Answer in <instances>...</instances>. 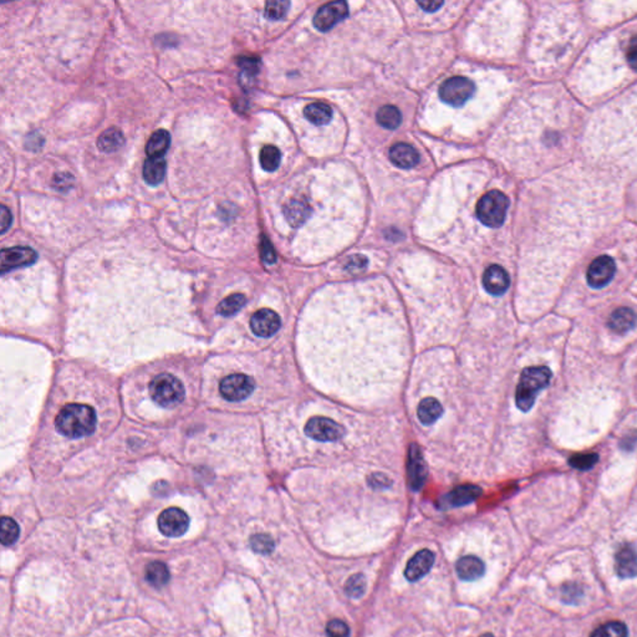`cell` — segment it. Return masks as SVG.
<instances>
[{"label": "cell", "mask_w": 637, "mask_h": 637, "mask_svg": "<svg viewBox=\"0 0 637 637\" xmlns=\"http://www.w3.org/2000/svg\"><path fill=\"white\" fill-rule=\"evenodd\" d=\"M146 580L154 587H162L170 581V570L163 563L154 561L146 569Z\"/></svg>", "instance_id": "484cf974"}, {"label": "cell", "mask_w": 637, "mask_h": 637, "mask_svg": "<svg viewBox=\"0 0 637 637\" xmlns=\"http://www.w3.org/2000/svg\"><path fill=\"white\" fill-rule=\"evenodd\" d=\"M482 494V489L477 486L467 484V486H459L457 488L453 489L449 493L443 498L444 507H462L467 504L473 503L478 497Z\"/></svg>", "instance_id": "ac0fdd59"}, {"label": "cell", "mask_w": 637, "mask_h": 637, "mask_svg": "<svg viewBox=\"0 0 637 637\" xmlns=\"http://www.w3.org/2000/svg\"><path fill=\"white\" fill-rule=\"evenodd\" d=\"M247 303V298L243 294H231L222 300L217 306V311L223 316H233L242 310L243 306Z\"/></svg>", "instance_id": "83f0119b"}, {"label": "cell", "mask_w": 637, "mask_h": 637, "mask_svg": "<svg viewBox=\"0 0 637 637\" xmlns=\"http://www.w3.org/2000/svg\"><path fill=\"white\" fill-rule=\"evenodd\" d=\"M615 568L617 575L622 579H632L637 576V551L632 545L620 546L615 554Z\"/></svg>", "instance_id": "9a60e30c"}, {"label": "cell", "mask_w": 637, "mask_h": 637, "mask_svg": "<svg viewBox=\"0 0 637 637\" xmlns=\"http://www.w3.org/2000/svg\"><path fill=\"white\" fill-rule=\"evenodd\" d=\"M167 162L163 159H147L144 165V180L149 185H159L165 180Z\"/></svg>", "instance_id": "7402d4cb"}, {"label": "cell", "mask_w": 637, "mask_h": 637, "mask_svg": "<svg viewBox=\"0 0 637 637\" xmlns=\"http://www.w3.org/2000/svg\"><path fill=\"white\" fill-rule=\"evenodd\" d=\"M21 534L19 525L16 520L9 517H3L0 523V540L3 545H11L16 543Z\"/></svg>", "instance_id": "f546056e"}, {"label": "cell", "mask_w": 637, "mask_h": 637, "mask_svg": "<svg viewBox=\"0 0 637 637\" xmlns=\"http://www.w3.org/2000/svg\"><path fill=\"white\" fill-rule=\"evenodd\" d=\"M365 590L366 579L362 574H355V575L350 576L349 580L346 581L345 591L352 599H359L365 594Z\"/></svg>", "instance_id": "d6a6232c"}, {"label": "cell", "mask_w": 637, "mask_h": 637, "mask_svg": "<svg viewBox=\"0 0 637 637\" xmlns=\"http://www.w3.org/2000/svg\"><path fill=\"white\" fill-rule=\"evenodd\" d=\"M125 144V136L121 130L116 127L103 131L98 139V147L105 154H111L121 149Z\"/></svg>", "instance_id": "d4e9b609"}, {"label": "cell", "mask_w": 637, "mask_h": 637, "mask_svg": "<svg viewBox=\"0 0 637 637\" xmlns=\"http://www.w3.org/2000/svg\"><path fill=\"white\" fill-rule=\"evenodd\" d=\"M626 57L629 65H630L631 69H633L635 71H637V36L632 38L631 42L629 44Z\"/></svg>", "instance_id": "b9f144b4"}, {"label": "cell", "mask_w": 637, "mask_h": 637, "mask_svg": "<svg viewBox=\"0 0 637 637\" xmlns=\"http://www.w3.org/2000/svg\"><path fill=\"white\" fill-rule=\"evenodd\" d=\"M38 260V253L29 247L6 248L0 253L1 272H9L16 268L28 267Z\"/></svg>", "instance_id": "8fae6325"}, {"label": "cell", "mask_w": 637, "mask_h": 637, "mask_svg": "<svg viewBox=\"0 0 637 637\" xmlns=\"http://www.w3.org/2000/svg\"><path fill=\"white\" fill-rule=\"evenodd\" d=\"M254 381L251 376L244 374H233L226 376L219 385L221 395L229 402H239L246 400L254 391Z\"/></svg>", "instance_id": "8992f818"}, {"label": "cell", "mask_w": 637, "mask_h": 637, "mask_svg": "<svg viewBox=\"0 0 637 637\" xmlns=\"http://www.w3.org/2000/svg\"><path fill=\"white\" fill-rule=\"evenodd\" d=\"M637 323V315L632 309L619 308L612 311L607 326L617 334H625L633 329Z\"/></svg>", "instance_id": "d6986e66"}, {"label": "cell", "mask_w": 637, "mask_h": 637, "mask_svg": "<svg viewBox=\"0 0 637 637\" xmlns=\"http://www.w3.org/2000/svg\"><path fill=\"white\" fill-rule=\"evenodd\" d=\"M260 256H262L263 262L267 263V264H274L277 262V254L274 252L272 243L265 236H263L262 241H260Z\"/></svg>", "instance_id": "f35d334b"}, {"label": "cell", "mask_w": 637, "mask_h": 637, "mask_svg": "<svg viewBox=\"0 0 637 637\" xmlns=\"http://www.w3.org/2000/svg\"><path fill=\"white\" fill-rule=\"evenodd\" d=\"M251 546L256 553L259 554H270L274 550V540L267 534H256L253 535L251 539Z\"/></svg>", "instance_id": "d590c367"}, {"label": "cell", "mask_w": 637, "mask_h": 637, "mask_svg": "<svg viewBox=\"0 0 637 637\" xmlns=\"http://www.w3.org/2000/svg\"><path fill=\"white\" fill-rule=\"evenodd\" d=\"M238 65L243 70V76L246 75L249 79H252L259 72L260 62L258 59H254V57H241L238 60Z\"/></svg>", "instance_id": "74e56055"}, {"label": "cell", "mask_w": 637, "mask_h": 637, "mask_svg": "<svg viewBox=\"0 0 637 637\" xmlns=\"http://www.w3.org/2000/svg\"><path fill=\"white\" fill-rule=\"evenodd\" d=\"M599 461V456L596 453H579L570 458L569 464L571 467L580 469V471H587L595 466Z\"/></svg>", "instance_id": "e575fe53"}, {"label": "cell", "mask_w": 637, "mask_h": 637, "mask_svg": "<svg viewBox=\"0 0 637 637\" xmlns=\"http://www.w3.org/2000/svg\"><path fill=\"white\" fill-rule=\"evenodd\" d=\"M0 218H1V221H0L1 234H4V233H6V231L11 228V222H13V217H11V211L8 210V207L1 206V210H0Z\"/></svg>", "instance_id": "ee69618b"}, {"label": "cell", "mask_w": 637, "mask_h": 637, "mask_svg": "<svg viewBox=\"0 0 637 637\" xmlns=\"http://www.w3.org/2000/svg\"><path fill=\"white\" fill-rule=\"evenodd\" d=\"M442 405L440 403L438 400L433 397H427L425 400H422L421 403L418 405L417 408V416L421 423L430 426L432 423L442 416Z\"/></svg>", "instance_id": "603a6c76"}, {"label": "cell", "mask_w": 637, "mask_h": 637, "mask_svg": "<svg viewBox=\"0 0 637 637\" xmlns=\"http://www.w3.org/2000/svg\"><path fill=\"white\" fill-rule=\"evenodd\" d=\"M72 183H74V177L67 172L57 173L52 180V185L59 190H67L71 188Z\"/></svg>", "instance_id": "ab89813d"}, {"label": "cell", "mask_w": 637, "mask_h": 637, "mask_svg": "<svg viewBox=\"0 0 637 637\" xmlns=\"http://www.w3.org/2000/svg\"><path fill=\"white\" fill-rule=\"evenodd\" d=\"M590 637H627V627L621 621H610L597 627Z\"/></svg>", "instance_id": "4dcf8cb0"}, {"label": "cell", "mask_w": 637, "mask_h": 637, "mask_svg": "<svg viewBox=\"0 0 637 637\" xmlns=\"http://www.w3.org/2000/svg\"><path fill=\"white\" fill-rule=\"evenodd\" d=\"M259 161H260L263 170L267 171V172H274L280 166L282 154L275 146L268 144V146H264L260 151Z\"/></svg>", "instance_id": "f1b7e54d"}, {"label": "cell", "mask_w": 637, "mask_h": 637, "mask_svg": "<svg viewBox=\"0 0 637 637\" xmlns=\"http://www.w3.org/2000/svg\"><path fill=\"white\" fill-rule=\"evenodd\" d=\"M282 326L280 316L270 309L258 310L251 318V329L260 338H270Z\"/></svg>", "instance_id": "7c38bea8"}, {"label": "cell", "mask_w": 637, "mask_h": 637, "mask_svg": "<svg viewBox=\"0 0 637 637\" xmlns=\"http://www.w3.org/2000/svg\"><path fill=\"white\" fill-rule=\"evenodd\" d=\"M151 398L159 406L171 408L180 405L185 400V386L176 376L161 374L149 384Z\"/></svg>", "instance_id": "3957f363"}, {"label": "cell", "mask_w": 637, "mask_h": 637, "mask_svg": "<svg viewBox=\"0 0 637 637\" xmlns=\"http://www.w3.org/2000/svg\"><path fill=\"white\" fill-rule=\"evenodd\" d=\"M509 200L500 190H490L479 200L476 208L478 219L489 228L502 226L508 211Z\"/></svg>", "instance_id": "277c9868"}, {"label": "cell", "mask_w": 637, "mask_h": 637, "mask_svg": "<svg viewBox=\"0 0 637 637\" xmlns=\"http://www.w3.org/2000/svg\"><path fill=\"white\" fill-rule=\"evenodd\" d=\"M407 472H408V481L413 490H418L423 487L426 482L427 467L425 459L422 457L421 449L417 444H411L408 452V463H407Z\"/></svg>", "instance_id": "4fadbf2b"}, {"label": "cell", "mask_w": 637, "mask_h": 637, "mask_svg": "<svg viewBox=\"0 0 637 637\" xmlns=\"http://www.w3.org/2000/svg\"><path fill=\"white\" fill-rule=\"evenodd\" d=\"M390 159L392 161V163L397 167L408 170V168H413L418 165L420 154L417 152V149L412 147L411 144L400 142V144H394L391 147Z\"/></svg>", "instance_id": "e0dca14e"}, {"label": "cell", "mask_w": 637, "mask_h": 637, "mask_svg": "<svg viewBox=\"0 0 637 637\" xmlns=\"http://www.w3.org/2000/svg\"><path fill=\"white\" fill-rule=\"evenodd\" d=\"M456 570H457L458 576L462 580L474 581L483 576L486 568H484L483 561H481L479 558L473 556V555H467L457 561Z\"/></svg>", "instance_id": "ffe728a7"}, {"label": "cell", "mask_w": 637, "mask_h": 637, "mask_svg": "<svg viewBox=\"0 0 637 637\" xmlns=\"http://www.w3.org/2000/svg\"><path fill=\"white\" fill-rule=\"evenodd\" d=\"M190 528V517L180 508H168L159 514V529L168 538H178Z\"/></svg>", "instance_id": "ba28073f"}, {"label": "cell", "mask_w": 637, "mask_h": 637, "mask_svg": "<svg viewBox=\"0 0 637 637\" xmlns=\"http://www.w3.org/2000/svg\"><path fill=\"white\" fill-rule=\"evenodd\" d=\"M304 116L309 122L323 126L329 124L333 118V108L324 103H313L304 108Z\"/></svg>", "instance_id": "cb8c5ba5"}, {"label": "cell", "mask_w": 637, "mask_h": 637, "mask_svg": "<svg viewBox=\"0 0 637 637\" xmlns=\"http://www.w3.org/2000/svg\"><path fill=\"white\" fill-rule=\"evenodd\" d=\"M474 84L466 77H451L440 88V98L453 108H461L472 98Z\"/></svg>", "instance_id": "5b68a950"}, {"label": "cell", "mask_w": 637, "mask_h": 637, "mask_svg": "<svg viewBox=\"0 0 637 637\" xmlns=\"http://www.w3.org/2000/svg\"><path fill=\"white\" fill-rule=\"evenodd\" d=\"M510 285L508 272L500 265H490L483 274V287L489 294L499 297L508 290Z\"/></svg>", "instance_id": "2e32d148"}, {"label": "cell", "mask_w": 637, "mask_h": 637, "mask_svg": "<svg viewBox=\"0 0 637 637\" xmlns=\"http://www.w3.org/2000/svg\"><path fill=\"white\" fill-rule=\"evenodd\" d=\"M367 267V259L364 256H354L346 263V270L351 272H362Z\"/></svg>", "instance_id": "60d3db41"}, {"label": "cell", "mask_w": 637, "mask_h": 637, "mask_svg": "<svg viewBox=\"0 0 637 637\" xmlns=\"http://www.w3.org/2000/svg\"><path fill=\"white\" fill-rule=\"evenodd\" d=\"M290 3L289 1H280V0H274V1H268L265 4V18L270 21H282L285 18L289 11Z\"/></svg>", "instance_id": "836d02e7"}, {"label": "cell", "mask_w": 637, "mask_h": 637, "mask_svg": "<svg viewBox=\"0 0 637 637\" xmlns=\"http://www.w3.org/2000/svg\"><path fill=\"white\" fill-rule=\"evenodd\" d=\"M615 272L616 264L614 259L607 256H602L591 263L586 272V279L591 288L602 289L612 282Z\"/></svg>", "instance_id": "30bf717a"}, {"label": "cell", "mask_w": 637, "mask_h": 637, "mask_svg": "<svg viewBox=\"0 0 637 637\" xmlns=\"http://www.w3.org/2000/svg\"><path fill=\"white\" fill-rule=\"evenodd\" d=\"M481 637H493V635H492V633H484V635H482Z\"/></svg>", "instance_id": "7dc6e473"}, {"label": "cell", "mask_w": 637, "mask_h": 637, "mask_svg": "<svg viewBox=\"0 0 637 637\" xmlns=\"http://www.w3.org/2000/svg\"><path fill=\"white\" fill-rule=\"evenodd\" d=\"M98 416L93 407L81 403H70L62 407L55 420V427L62 436L77 440L90 436L96 428Z\"/></svg>", "instance_id": "6da1fadb"}, {"label": "cell", "mask_w": 637, "mask_h": 637, "mask_svg": "<svg viewBox=\"0 0 637 637\" xmlns=\"http://www.w3.org/2000/svg\"><path fill=\"white\" fill-rule=\"evenodd\" d=\"M581 596V589L574 584H568L563 587V597H566V602L571 604V599H578Z\"/></svg>", "instance_id": "f6af8a7d"}, {"label": "cell", "mask_w": 637, "mask_h": 637, "mask_svg": "<svg viewBox=\"0 0 637 637\" xmlns=\"http://www.w3.org/2000/svg\"><path fill=\"white\" fill-rule=\"evenodd\" d=\"M551 371L546 366L527 367L520 375V384L515 391V402L520 411L528 412L534 406L540 391L549 386Z\"/></svg>", "instance_id": "7a4b0ae2"}, {"label": "cell", "mask_w": 637, "mask_h": 637, "mask_svg": "<svg viewBox=\"0 0 637 637\" xmlns=\"http://www.w3.org/2000/svg\"><path fill=\"white\" fill-rule=\"evenodd\" d=\"M348 14L349 6L345 1H330L316 11L314 16V26L318 31L331 30L340 21H344Z\"/></svg>", "instance_id": "9c48e42d"}, {"label": "cell", "mask_w": 637, "mask_h": 637, "mask_svg": "<svg viewBox=\"0 0 637 637\" xmlns=\"http://www.w3.org/2000/svg\"><path fill=\"white\" fill-rule=\"evenodd\" d=\"M376 118L377 122L387 130L397 129L402 122L401 111L392 105H386L384 108H381L376 113Z\"/></svg>", "instance_id": "4316f807"}, {"label": "cell", "mask_w": 637, "mask_h": 637, "mask_svg": "<svg viewBox=\"0 0 637 637\" xmlns=\"http://www.w3.org/2000/svg\"><path fill=\"white\" fill-rule=\"evenodd\" d=\"M328 637H350V629L343 620H331L326 626Z\"/></svg>", "instance_id": "8d00e7d4"}, {"label": "cell", "mask_w": 637, "mask_h": 637, "mask_svg": "<svg viewBox=\"0 0 637 637\" xmlns=\"http://www.w3.org/2000/svg\"><path fill=\"white\" fill-rule=\"evenodd\" d=\"M417 4L421 6L423 11L431 13V11H438L443 6V1H441V0H426V1H417Z\"/></svg>", "instance_id": "bcb514c9"}, {"label": "cell", "mask_w": 637, "mask_h": 637, "mask_svg": "<svg viewBox=\"0 0 637 637\" xmlns=\"http://www.w3.org/2000/svg\"><path fill=\"white\" fill-rule=\"evenodd\" d=\"M309 208L305 201H293L285 207V216L293 226H298L308 216Z\"/></svg>", "instance_id": "1f68e13d"}, {"label": "cell", "mask_w": 637, "mask_h": 637, "mask_svg": "<svg viewBox=\"0 0 637 637\" xmlns=\"http://www.w3.org/2000/svg\"><path fill=\"white\" fill-rule=\"evenodd\" d=\"M44 144V139L40 134L34 132V134H28L25 139V147L30 151H39Z\"/></svg>", "instance_id": "7bdbcfd3"}, {"label": "cell", "mask_w": 637, "mask_h": 637, "mask_svg": "<svg viewBox=\"0 0 637 637\" xmlns=\"http://www.w3.org/2000/svg\"><path fill=\"white\" fill-rule=\"evenodd\" d=\"M435 564V554L431 550L423 549L413 555L411 561L407 563L405 569V576L408 581L421 580L423 576H426L432 566Z\"/></svg>", "instance_id": "5bb4252c"}, {"label": "cell", "mask_w": 637, "mask_h": 637, "mask_svg": "<svg viewBox=\"0 0 637 637\" xmlns=\"http://www.w3.org/2000/svg\"><path fill=\"white\" fill-rule=\"evenodd\" d=\"M306 436L318 442H335L344 436V428L326 417H313L305 425Z\"/></svg>", "instance_id": "52a82bcc"}, {"label": "cell", "mask_w": 637, "mask_h": 637, "mask_svg": "<svg viewBox=\"0 0 637 637\" xmlns=\"http://www.w3.org/2000/svg\"><path fill=\"white\" fill-rule=\"evenodd\" d=\"M171 146V134L166 130H157L149 137L146 144V154L149 159H163Z\"/></svg>", "instance_id": "44dd1931"}]
</instances>
